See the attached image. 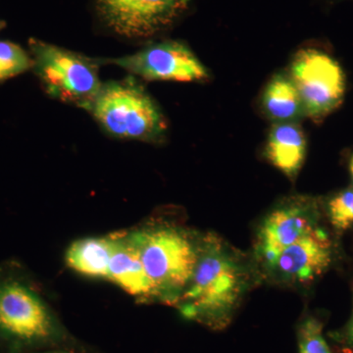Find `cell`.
Here are the masks:
<instances>
[{
  "instance_id": "6da1fadb",
  "label": "cell",
  "mask_w": 353,
  "mask_h": 353,
  "mask_svg": "<svg viewBox=\"0 0 353 353\" xmlns=\"http://www.w3.org/2000/svg\"><path fill=\"white\" fill-rule=\"evenodd\" d=\"M245 267L224 241L205 236L192 280L179 299L182 314L212 329L225 328L248 290Z\"/></svg>"
},
{
  "instance_id": "7a4b0ae2",
  "label": "cell",
  "mask_w": 353,
  "mask_h": 353,
  "mask_svg": "<svg viewBox=\"0 0 353 353\" xmlns=\"http://www.w3.org/2000/svg\"><path fill=\"white\" fill-rule=\"evenodd\" d=\"M90 112L116 139L158 143L168 128L161 109L132 76L102 83Z\"/></svg>"
},
{
  "instance_id": "3957f363",
  "label": "cell",
  "mask_w": 353,
  "mask_h": 353,
  "mask_svg": "<svg viewBox=\"0 0 353 353\" xmlns=\"http://www.w3.org/2000/svg\"><path fill=\"white\" fill-rule=\"evenodd\" d=\"M30 54L44 92L52 99L90 111L101 90L99 59L46 43L29 39Z\"/></svg>"
},
{
  "instance_id": "277c9868",
  "label": "cell",
  "mask_w": 353,
  "mask_h": 353,
  "mask_svg": "<svg viewBox=\"0 0 353 353\" xmlns=\"http://www.w3.org/2000/svg\"><path fill=\"white\" fill-rule=\"evenodd\" d=\"M139 248L152 294L180 299L199 259V246L185 232L161 227L131 234Z\"/></svg>"
},
{
  "instance_id": "5b68a950",
  "label": "cell",
  "mask_w": 353,
  "mask_h": 353,
  "mask_svg": "<svg viewBox=\"0 0 353 353\" xmlns=\"http://www.w3.org/2000/svg\"><path fill=\"white\" fill-rule=\"evenodd\" d=\"M290 77L299 90L305 116L321 120L341 105L345 94V77L341 65L315 48L297 51Z\"/></svg>"
},
{
  "instance_id": "8992f818",
  "label": "cell",
  "mask_w": 353,
  "mask_h": 353,
  "mask_svg": "<svg viewBox=\"0 0 353 353\" xmlns=\"http://www.w3.org/2000/svg\"><path fill=\"white\" fill-rule=\"evenodd\" d=\"M99 61L115 65L126 70L132 77L150 82L203 83L210 79L208 68L190 46L180 41H158L134 54Z\"/></svg>"
},
{
  "instance_id": "52a82bcc",
  "label": "cell",
  "mask_w": 353,
  "mask_h": 353,
  "mask_svg": "<svg viewBox=\"0 0 353 353\" xmlns=\"http://www.w3.org/2000/svg\"><path fill=\"white\" fill-rule=\"evenodd\" d=\"M192 0H95L99 17L127 39H146L170 28Z\"/></svg>"
},
{
  "instance_id": "ba28073f",
  "label": "cell",
  "mask_w": 353,
  "mask_h": 353,
  "mask_svg": "<svg viewBox=\"0 0 353 353\" xmlns=\"http://www.w3.org/2000/svg\"><path fill=\"white\" fill-rule=\"evenodd\" d=\"M53 330L48 309L29 285L0 277V334L21 343H34L50 338Z\"/></svg>"
},
{
  "instance_id": "9c48e42d",
  "label": "cell",
  "mask_w": 353,
  "mask_h": 353,
  "mask_svg": "<svg viewBox=\"0 0 353 353\" xmlns=\"http://www.w3.org/2000/svg\"><path fill=\"white\" fill-rule=\"evenodd\" d=\"M317 227V209L313 199L290 197L267 215L260 227L255 253L268 270L288 246Z\"/></svg>"
},
{
  "instance_id": "30bf717a",
  "label": "cell",
  "mask_w": 353,
  "mask_h": 353,
  "mask_svg": "<svg viewBox=\"0 0 353 353\" xmlns=\"http://www.w3.org/2000/svg\"><path fill=\"white\" fill-rule=\"evenodd\" d=\"M332 257L331 240L317 226L283 250L268 270L279 282L306 285L329 268Z\"/></svg>"
},
{
  "instance_id": "8fae6325",
  "label": "cell",
  "mask_w": 353,
  "mask_h": 353,
  "mask_svg": "<svg viewBox=\"0 0 353 353\" xmlns=\"http://www.w3.org/2000/svg\"><path fill=\"white\" fill-rule=\"evenodd\" d=\"M306 141L303 130L296 123H275L267 139V159L290 180H294L305 159Z\"/></svg>"
},
{
  "instance_id": "7c38bea8",
  "label": "cell",
  "mask_w": 353,
  "mask_h": 353,
  "mask_svg": "<svg viewBox=\"0 0 353 353\" xmlns=\"http://www.w3.org/2000/svg\"><path fill=\"white\" fill-rule=\"evenodd\" d=\"M108 279L134 296L152 294L139 248L129 236H113Z\"/></svg>"
},
{
  "instance_id": "4fadbf2b",
  "label": "cell",
  "mask_w": 353,
  "mask_h": 353,
  "mask_svg": "<svg viewBox=\"0 0 353 353\" xmlns=\"http://www.w3.org/2000/svg\"><path fill=\"white\" fill-rule=\"evenodd\" d=\"M261 104L269 119L275 123H296L305 116L299 90L285 74H277L269 81Z\"/></svg>"
},
{
  "instance_id": "5bb4252c",
  "label": "cell",
  "mask_w": 353,
  "mask_h": 353,
  "mask_svg": "<svg viewBox=\"0 0 353 353\" xmlns=\"http://www.w3.org/2000/svg\"><path fill=\"white\" fill-rule=\"evenodd\" d=\"M113 252V236L88 238L72 243L66 253L69 267L83 275L108 278Z\"/></svg>"
},
{
  "instance_id": "9a60e30c",
  "label": "cell",
  "mask_w": 353,
  "mask_h": 353,
  "mask_svg": "<svg viewBox=\"0 0 353 353\" xmlns=\"http://www.w3.org/2000/svg\"><path fill=\"white\" fill-rule=\"evenodd\" d=\"M31 54L19 44L0 41V83L32 70Z\"/></svg>"
},
{
  "instance_id": "2e32d148",
  "label": "cell",
  "mask_w": 353,
  "mask_h": 353,
  "mask_svg": "<svg viewBox=\"0 0 353 353\" xmlns=\"http://www.w3.org/2000/svg\"><path fill=\"white\" fill-rule=\"evenodd\" d=\"M330 222L339 232L353 227V187L341 190L328 202Z\"/></svg>"
},
{
  "instance_id": "e0dca14e",
  "label": "cell",
  "mask_w": 353,
  "mask_h": 353,
  "mask_svg": "<svg viewBox=\"0 0 353 353\" xmlns=\"http://www.w3.org/2000/svg\"><path fill=\"white\" fill-rule=\"evenodd\" d=\"M299 353H332L323 336L322 323L315 318L304 320L299 330Z\"/></svg>"
},
{
  "instance_id": "ac0fdd59",
  "label": "cell",
  "mask_w": 353,
  "mask_h": 353,
  "mask_svg": "<svg viewBox=\"0 0 353 353\" xmlns=\"http://www.w3.org/2000/svg\"><path fill=\"white\" fill-rule=\"evenodd\" d=\"M343 339H345V345L353 350V307L352 315H350V320L343 331Z\"/></svg>"
},
{
  "instance_id": "d6986e66",
  "label": "cell",
  "mask_w": 353,
  "mask_h": 353,
  "mask_svg": "<svg viewBox=\"0 0 353 353\" xmlns=\"http://www.w3.org/2000/svg\"><path fill=\"white\" fill-rule=\"evenodd\" d=\"M39 353H73L71 352H66V350H50V352H44Z\"/></svg>"
},
{
  "instance_id": "ffe728a7",
  "label": "cell",
  "mask_w": 353,
  "mask_h": 353,
  "mask_svg": "<svg viewBox=\"0 0 353 353\" xmlns=\"http://www.w3.org/2000/svg\"><path fill=\"white\" fill-rule=\"evenodd\" d=\"M350 176H352V181H353V155H352V159H350Z\"/></svg>"
},
{
  "instance_id": "44dd1931",
  "label": "cell",
  "mask_w": 353,
  "mask_h": 353,
  "mask_svg": "<svg viewBox=\"0 0 353 353\" xmlns=\"http://www.w3.org/2000/svg\"><path fill=\"white\" fill-rule=\"evenodd\" d=\"M6 27V23L4 21L0 20V32Z\"/></svg>"
}]
</instances>
